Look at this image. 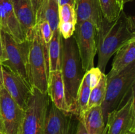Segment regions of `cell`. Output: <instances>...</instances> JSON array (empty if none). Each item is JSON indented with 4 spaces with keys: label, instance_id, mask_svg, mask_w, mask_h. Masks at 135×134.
<instances>
[{
    "label": "cell",
    "instance_id": "6da1fadb",
    "mask_svg": "<svg viewBox=\"0 0 135 134\" xmlns=\"http://www.w3.org/2000/svg\"><path fill=\"white\" fill-rule=\"evenodd\" d=\"M98 68L104 73L112 56L127 42L135 38L134 18L123 11L117 18L108 22L103 18L97 30Z\"/></svg>",
    "mask_w": 135,
    "mask_h": 134
},
{
    "label": "cell",
    "instance_id": "7a4b0ae2",
    "mask_svg": "<svg viewBox=\"0 0 135 134\" xmlns=\"http://www.w3.org/2000/svg\"><path fill=\"white\" fill-rule=\"evenodd\" d=\"M81 60L74 35L68 39L61 38V72L69 112L78 116L76 97L84 76Z\"/></svg>",
    "mask_w": 135,
    "mask_h": 134
},
{
    "label": "cell",
    "instance_id": "3957f363",
    "mask_svg": "<svg viewBox=\"0 0 135 134\" xmlns=\"http://www.w3.org/2000/svg\"><path fill=\"white\" fill-rule=\"evenodd\" d=\"M134 83L135 62L119 74L107 78L105 97L100 106L105 123L109 113L119 107L134 89Z\"/></svg>",
    "mask_w": 135,
    "mask_h": 134
},
{
    "label": "cell",
    "instance_id": "277c9868",
    "mask_svg": "<svg viewBox=\"0 0 135 134\" xmlns=\"http://www.w3.org/2000/svg\"><path fill=\"white\" fill-rule=\"evenodd\" d=\"M28 75L32 87L38 89L42 93H47L50 73L46 66L37 24L30 39Z\"/></svg>",
    "mask_w": 135,
    "mask_h": 134
},
{
    "label": "cell",
    "instance_id": "5b68a950",
    "mask_svg": "<svg viewBox=\"0 0 135 134\" xmlns=\"http://www.w3.org/2000/svg\"><path fill=\"white\" fill-rule=\"evenodd\" d=\"M48 106V93H42L38 89L33 88L18 133L44 134Z\"/></svg>",
    "mask_w": 135,
    "mask_h": 134
},
{
    "label": "cell",
    "instance_id": "8992f818",
    "mask_svg": "<svg viewBox=\"0 0 135 134\" xmlns=\"http://www.w3.org/2000/svg\"><path fill=\"white\" fill-rule=\"evenodd\" d=\"M1 36L5 60L1 64L8 67L12 72L19 76L30 85L28 75V57L30 40L18 43L10 35L3 31H1Z\"/></svg>",
    "mask_w": 135,
    "mask_h": 134
},
{
    "label": "cell",
    "instance_id": "52a82bcc",
    "mask_svg": "<svg viewBox=\"0 0 135 134\" xmlns=\"http://www.w3.org/2000/svg\"><path fill=\"white\" fill-rule=\"evenodd\" d=\"M96 33V26L90 20L77 23L75 26L73 35L77 45L82 67L85 72L94 67V58L97 53Z\"/></svg>",
    "mask_w": 135,
    "mask_h": 134
},
{
    "label": "cell",
    "instance_id": "ba28073f",
    "mask_svg": "<svg viewBox=\"0 0 135 134\" xmlns=\"http://www.w3.org/2000/svg\"><path fill=\"white\" fill-rule=\"evenodd\" d=\"M134 89L121 107L109 114L104 134H129L135 132Z\"/></svg>",
    "mask_w": 135,
    "mask_h": 134
},
{
    "label": "cell",
    "instance_id": "9c48e42d",
    "mask_svg": "<svg viewBox=\"0 0 135 134\" xmlns=\"http://www.w3.org/2000/svg\"><path fill=\"white\" fill-rule=\"evenodd\" d=\"M1 66V65H0ZM0 114L5 134H17L25 110H22L5 89L0 68Z\"/></svg>",
    "mask_w": 135,
    "mask_h": 134
},
{
    "label": "cell",
    "instance_id": "30bf717a",
    "mask_svg": "<svg viewBox=\"0 0 135 134\" xmlns=\"http://www.w3.org/2000/svg\"><path fill=\"white\" fill-rule=\"evenodd\" d=\"M0 68L4 87L17 105L25 110L33 88L8 67L1 64Z\"/></svg>",
    "mask_w": 135,
    "mask_h": 134
},
{
    "label": "cell",
    "instance_id": "8fae6325",
    "mask_svg": "<svg viewBox=\"0 0 135 134\" xmlns=\"http://www.w3.org/2000/svg\"><path fill=\"white\" fill-rule=\"evenodd\" d=\"M75 114L59 110L53 103L47 108L44 134H71Z\"/></svg>",
    "mask_w": 135,
    "mask_h": 134
},
{
    "label": "cell",
    "instance_id": "7c38bea8",
    "mask_svg": "<svg viewBox=\"0 0 135 134\" xmlns=\"http://www.w3.org/2000/svg\"><path fill=\"white\" fill-rule=\"evenodd\" d=\"M0 28L18 43L28 40L16 18L11 0H0Z\"/></svg>",
    "mask_w": 135,
    "mask_h": 134
},
{
    "label": "cell",
    "instance_id": "4fadbf2b",
    "mask_svg": "<svg viewBox=\"0 0 135 134\" xmlns=\"http://www.w3.org/2000/svg\"><path fill=\"white\" fill-rule=\"evenodd\" d=\"M16 18L26 36L30 40L36 25V16L30 0H11Z\"/></svg>",
    "mask_w": 135,
    "mask_h": 134
},
{
    "label": "cell",
    "instance_id": "5bb4252c",
    "mask_svg": "<svg viewBox=\"0 0 135 134\" xmlns=\"http://www.w3.org/2000/svg\"><path fill=\"white\" fill-rule=\"evenodd\" d=\"M75 9L77 23L90 20L98 29L103 17L98 0H75Z\"/></svg>",
    "mask_w": 135,
    "mask_h": 134
},
{
    "label": "cell",
    "instance_id": "9a60e30c",
    "mask_svg": "<svg viewBox=\"0 0 135 134\" xmlns=\"http://www.w3.org/2000/svg\"><path fill=\"white\" fill-rule=\"evenodd\" d=\"M47 93L52 103L57 109L66 112H70L66 102L65 91L61 70L50 72Z\"/></svg>",
    "mask_w": 135,
    "mask_h": 134
},
{
    "label": "cell",
    "instance_id": "2e32d148",
    "mask_svg": "<svg viewBox=\"0 0 135 134\" xmlns=\"http://www.w3.org/2000/svg\"><path fill=\"white\" fill-rule=\"evenodd\" d=\"M135 59V38L121 47L115 53V56L112 63L110 72L106 75L107 78H110L125 69L134 63Z\"/></svg>",
    "mask_w": 135,
    "mask_h": 134
},
{
    "label": "cell",
    "instance_id": "e0dca14e",
    "mask_svg": "<svg viewBox=\"0 0 135 134\" xmlns=\"http://www.w3.org/2000/svg\"><path fill=\"white\" fill-rule=\"evenodd\" d=\"M78 119L81 121L90 134H104L105 122L100 106L87 109L78 116Z\"/></svg>",
    "mask_w": 135,
    "mask_h": 134
},
{
    "label": "cell",
    "instance_id": "ac0fdd59",
    "mask_svg": "<svg viewBox=\"0 0 135 134\" xmlns=\"http://www.w3.org/2000/svg\"><path fill=\"white\" fill-rule=\"evenodd\" d=\"M36 24L40 20L49 22L52 31L58 29L59 26V4L58 0H44L36 15Z\"/></svg>",
    "mask_w": 135,
    "mask_h": 134
},
{
    "label": "cell",
    "instance_id": "d6986e66",
    "mask_svg": "<svg viewBox=\"0 0 135 134\" xmlns=\"http://www.w3.org/2000/svg\"><path fill=\"white\" fill-rule=\"evenodd\" d=\"M61 38L58 29L53 32V35L49 47L50 73L52 71L61 70Z\"/></svg>",
    "mask_w": 135,
    "mask_h": 134
},
{
    "label": "cell",
    "instance_id": "ffe728a7",
    "mask_svg": "<svg viewBox=\"0 0 135 134\" xmlns=\"http://www.w3.org/2000/svg\"><path fill=\"white\" fill-rule=\"evenodd\" d=\"M102 14L104 19L112 22L123 11V7L118 0H98Z\"/></svg>",
    "mask_w": 135,
    "mask_h": 134
},
{
    "label": "cell",
    "instance_id": "44dd1931",
    "mask_svg": "<svg viewBox=\"0 0 135 134\" xmlns=\"http://www.w3.org/2000/svg\"><path fill=\"white\" fill-rule=\"evenodd\" d=\"M107 76L104 73L102 74L101 80L95 87L91 89L89 101L88 103V109L97 106H101L104 99L106 91Z\"/></svg>",
    "mask_w": 135,
    "mask_h": 134
},
{
    "label": "cell",
    "instance_id": "7402d4cb",
    "mask_svg": "<svg viewBox=\"0 0 135 134\" xmlns=\"http://www.w3.org/2000/svg\"><path fill=\"white\" fill-rule=\"evenodd\" d=\"M90 91V88L82 80L76 97V109L78 116L81 115L88 109V103Z\"/></svg>",
    "mask_w": 135,
    "mask_h": 134
},
{
    "label": "cell",
    "instance_id": "603a6c76",
    "mask_svg": "<svg viewBox=\"0 0 135 134\" xmlns=\"http://www.w3.org/2000/svg\"><path fill=\"white\" fill-rule=\"evenodd\" d=\"M59 22H72L76 24L77 21L75 7L69 4L59 6Z\"/></svg>",
    "mask_w": 135,
    "mask_h": 134
},
{
    "label": "cell",
    "instance_id": "cb8c5ba5",
    "mask_svg": "<svg viewBox=\"0 0 135 134\" xmlns=\"http://www.w3.org/2000/svg\"><path fill=\"white\" fill-rule=\"evenodd\" d=\"M103 72L98 67H93L85 72L83 78V81L92 89L97 85L101 80Z\"/></svg>",
    "mask_w": 135,
    "mask_h": 134
},
{
    "label": "cell",
    "instance_id": "d4e9b609",
    "mask_svg": "<svg viewBox=\"0 0 135 134\" xmlns=\"http://www.w3.org/2000/svg\"><path fill=\"white\" fill-rule=\"evenodd\" d=\"M76 24L72 22H59L58 30L63 39H68L73 35Z\"/></svg>",
    "mask_w": 135,
    "mask_h": 134
},
{
    "label": "cell",
    "instance_id": "484cf974",
    "mask_svg": "<svg viewBox=\"0 0 135 134\" xmlns=\"http://www.w3.org/2000/svg\"><path fill=\"white\" fill-rule=\"evenodd\" d=\"M30 3H31L33 11H34L35 16L36 15L41 5L43 3L44 0H30Z\"/></svg>",
    "mask_w": 135,
    "mask_h": 134
},
{
    "label": "cell",
    "instance_id": "4316f807",
    "mask_svg": "<svg viewBox=\"0 0 135 134\" xmlns=\"http://www.w3.org/2000/svg\"><path fill=\"white\" fill-rule=\"evenodd\" d=\"M78 120H79V122H78L77 127H76V134H90L86 130L81 121L79 120V119H78Z\"/></svg>",
    "mask_w": 135,
    "mask_h": 134
},
{
    "label": "cell",
    "instance_id": "83f0119b",
    "mask_svg": "<svg viewBox=\"0 0 135 134\" xmlns=\"http://www.w3.org/2000/svg\"><path fill=\"white\" fill-rule=\"evenodd\" d=\"M5 60V51H4L3 43L2 36H1V31L0 28V63H3Z\"/></svg>",
    "mask_w": 135,
    "mask_h": 134
},
{
    "label": "cell",
    "instance_id": "f1b7e54d",
    "mask_svg": "<svg viewBox=\"0 0 135 134\" xmlns=\"http://www.w3.org/2000/svg\"><path fill=\"white\" fill-rule=\"evenodd\" d=\"M58 4H59V6L69 4V5L75 7V0H58Z\"/></svg>",
    "mask_w": 135,
    "mask_h": 134
},
{
    "label": "cell",
    "instance_id": "f546056e",
    "mask_svg": "<svg viewBox=\"0 0 135 134\" xmlns=\"http://www.w3.org/2000/svg\"><path fill=\"white\" fill-rule=\"evenodd\" d=\"M118 1L120 3V4L124 7V5H125V4L127 3L131 2V1H134V0H118Z\"/></svg>",
    "mask_w": 135,
    "mask_h": 134
},
{
    "label": "cell",
    "instance_id": "4dcf8cb0",
    "mask_svg": "<svg viewBox=\"0 0 135 134\" xmlns=\"http://www.w3.org/2000/svg\"><path fill=\"white\" fill-rule=\"evenodd\" d=\"M0 131H1V132H4V127H3V122H2V119H1V114H0Z\"/></svg>",
    "mask_w": 135,
    "mask_h": 134
},
{
    "label": "cell",
    "instance_id": "1f68e13d",
    "mask_svg": "<svg viewBox=\"0 0 135 134\" xmlns=\"http://www.w3.org/2000/svg\"><path fill=\"white\" fill-rule=\"evenodd\" d=\"M0 134H5L4 132H1V131H0Z\"/></svg>",
    "mask_w": 135,
    "mask_h": 134
},
{
    "label": "cell",
    "instance_id": "d6a6232c",
    "mask_svg": "<svg viewBox=\"0 0 135 134\" xmlns=\"http://www.w3.org/2000/svg\"><path fill=\"white\" fill-rule=\"evenodd\" d=\"M129 134H135V132H131V133H129Z\"/></svg>",
    "mask_w": 135,
    "mask_h": 134
},
{
    "label": "cell",
    "instance_id": "836d02e7",
    "mask_svg": "<svg viewBox=\"0 0 135 134\" xmlns=\"http://www.w3.org/2000/svg\"><path fill=\"white\" fill-rule=\"evenodd\" d=\"M0 65H1V63H0Z\"/></svg>",
    "mask_w": 135,
    "mask_h": 134
},
{
    "label": "cell",
    "instance_id": "e575fe53",
    "mask_svg": "<svg viewBox=\"0 0 135 134\" xmlns=\"http://www.w3.org/2000/svg\"><path fill=\"white\" fill-rule=\"evenodd\" d=\"M17 134H19V133H18H18H17Z\"/></svg>",
    "mask_w": 135,
    "mask_h": 134
}]
</instances>
